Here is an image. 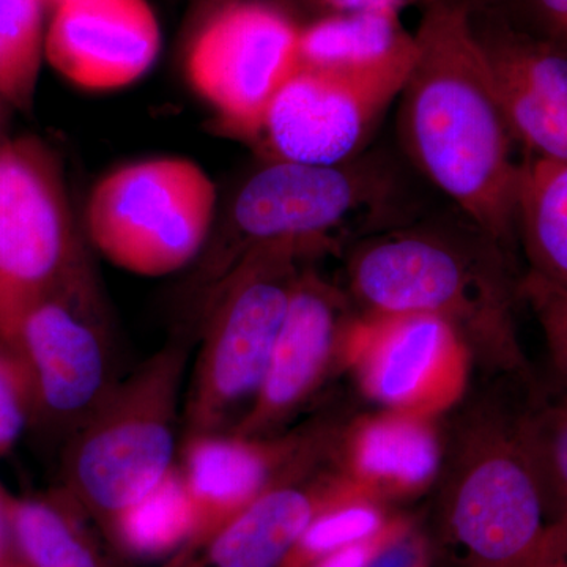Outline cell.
<instances>
[{"mask_svg":"<svg viewBox=\"0 0 567 567\" xmlns=\"http://www.w3.org/2000/svg\"><path fill=\"white\" fill-rule=\"evenodd\" d=\"M398 99L402 155L468 221L509 251L522 158L466 0L424 7Z\"/></svg>","mask_w":567,"mask_h":567,"instance_id":"1","label":"cell"},{"mask_svg":"<svg viewBox=\"0 0 567 567\" xmlns=\"http://www.w3.org/2000/svg\"><path fill=\"white\" fill-rule=\"evenodd\" d=\"M346 290L365 315H427L450 323L488 374L532 380L518 338V279L507 251L461 213L391 227L344 252Z\"/></svg>","mask_w":567,"mask_h":567,"instance_id":"2","label":"cell"},{"mask_svg":"<svg viewBox=\"0 0 567 567\" xmlns=\"http://www.w3.org/2000/svg\"><path fill=\"white\" fill-rule=\"evenodd\" d=\"M417 218L412 185L386 152L369 147L331 166L265 159L240 183L213 226L196 276L199 297L204 305L262 246L300 244L328 256Z\"/></svg>","mask_w":567,"mask_h":567,"instance_id":"3","label":"cell"},{"mask_svg":"<svg viewBox=\"0 0 567 567\" xmlns=\"http://www.w3.org/2000/svg\"><path fill=\"white\" fill-rule=\"evenodd\" d=\"M442 509L468 567H533L555 518L520 427V410L483 402L446 442Z\"/></svg>","mask_w":567,"mask_h":567,"instance_id":"4","label":"cell"},{"mask_svg":"<svg viewBox=\"0 0 567 567\" xmlns=\"http://www.w3.org/2000/svg\"><path fill=\"white\" fill-rule=\"evenodd\" d=\"M173 341L121 380L66 440L62 488L103 537L114 518L177 465L178 409L188 368Z\"/></svg>","mask_w":567,"mask_h":567,"instance_id":"5","label":"cell"},{"mask_svg":"<svg viewBox=\"0 0 567 567\" xmlns=\"http://www.w3.org/2000/svg\"><path fill=\"white\" fill-rule=\"evenodd\" d=\"M322 252L300 244L262 246L205 300L203 346L183 402L185 436L230 432L251 406L295 286Z\"/></svg>","mask_w":567,"mask_h":567,"instance_id":"6","label":"cell"},{"mask_svg":"<svg viewBox=\"0 0 567 567\" xmlns=\"http://www.w3.org/2000/svg\"><path fill=\"white\" fill-rule=\"evenodd\" d=\"M218 213L215 183L199 164L159 156L96 183L85 210L92 245L130 274L166 276L203 254Z\"/></svg>","mask_w":567,"mask_h":567,"instance_id":"7","label":"cell"},{"mask_svg":"<svg viewBox=\"0 0 567 567\" xmlns=\"http://www.w3.org/2000/svg\"><path fill=\"white\" fill-rule=\"evenodd\" d=\"M9 344L31 375L33 425L69 440L121 382L110 316L87 251L22 312Z\"/></svg>","mask_w":567,"mask_h":567,"instance_id":"8","label":"cell"},{"mask_svg":"<svg viewBox=\"0 0 567 567\" xmlns=\"http://www.w3.org/2000/svg\"><path fill=\"white\" fill-rule=\"evenodd\" d=\"M85 252L58 155L39 137L0 148V342Z\"/></svg>","mask_w":567,"mask_h":567,"instance_id":"9","label":"cell"},{"mask_svg":"<svg viewBox=\"0 0 567 567\" xmlns=\"http://www.w3.org/2000/svg\"><path fill=\"white\" fill-rule=\"evenodd\" d=\"M415 55L416 41L375 65L295 71L268 107L256 141L265 159L331 166L368 151Z\"/></svg>","mask_w":567,"mask_h":567,"instance_id":"10","label":"cell"},{"mask_svg":"<svg viewBox=\"0 0 567 567\" xmlns=\"http://www.w3.org/2000/svg\"><path fill=\"white\" fill-rule=\"evenodd\" d=\"M301 24L270 0L233 3L200 22L186 78L226 132L256 142L268 107L298 70Z\"/></svg>","mask_w":567,"mask_h":567,"instance_id":"11","label":"cell"},{"mask_svg":"<svg viewBox=\"0 0 567 567\" xmlns=\"http://www.w3.org/2000/svg\"><path fill=\"white\" fill-rule=\"evenodd\" d=\"M472 352L439 317L358 312L346 342L344 369L380 409L442 416L464 401Z\"/></svg>","mask_w":567,"mask_h":567,"instance_id":"12","label":"cell"},{"mask_svg":"<svg viewBox=\"0 0 567 567\" xmlns=\"http://www.w3.org/2000/svg\"><path fill=\"white\" fill-rule=\"evenodd\" d=\"M346 287L305 268L287 306L267 371L234 434L270 436L315 398L336 369L358 316Z\"/></svg>","mask_w":567,"mask_h":567,"instance_id":"13","label":"cell"},{"mask_svg":"<svg viewBox=\"0 0 567 567\" xmlns=\"http://www.w3.org/2000/svg\"><path fill=\"white\" fill-rule=\"evenodd\" d=\"M342 425L317 423L270 436H186L178 466L194 509L188 543L218 528L275 484L333 458Z\"/></svg>","mask_w":567,"mask_h":567,"instance_id":"14","label":"cell"},{"mask_svg":"<svg viewBox=\"0 0 567 567\" xmlns=\"http://www.w3.org/2000/svg\"><path fill=\"white\" fill-rule=\"evenodd\" d=\"M473 25L518 148L528 158L567 162V48L491 9L473 10Z\"/></svg>","mask_w":567,"mask_h":567,"instance_id":"15","label":"cell"},{"mask_svg":"<svg viewBox=\"0 0 567 567\" xmlns=\"http://www.w3.org/2000/svg\"><path fill=\"white\" fill-rule=\"evenodd\" d=\"M159 50L162 29L147 0H62L44 39L52 69L89 92L141 80Z\"/></svg>","mask_w":567,"mask_h":567,"instance_id":"16","label":"cell"},{"mask_svg":"<svg viewBox=\"0 0 567 567\" xmlns=\"http://www.w3.org/2000/svg\"><path fill=\"white\" fill-rule=\"evenodd\" d=\"M334 458L275 484L162 567H282L306 529L349 486Z\"/></svg>","mask_w":567,"mask_h":567,"instance_id":"17","label":"cell"},{"mask_svg":"<svg viewBox=\"0 0 567 567\" xmlns=\"http://www.w3.org/2000/svg\"><path fill=\"white\" fill-rule=\"evenodd\" d=\"M445 457L446 439L436 417L386 409L342 425L334 453L339 472L383 503L434 487Z\"/></svg>","mask_w":567,"mask_h":567,"instance_id":"18","label":"cell"},{"mask_svg":"<svg viewBox=\"0 0 567 567\" xmlns=\"http://www.w3.org/2000/svg\"><path fill=\"white\" fill-rule=\"evenodd\" d=\"M6 513L17 567H112L102 533L62 487L39 495L6 491Z\"/></svg>","mask_w":567,"mask_h":567,"instance_id":"19","label":"cell"},{"mask_svg":"<svg viewBox=\"0 0 567 567\" xmlns=\"http://www.w3.org/2000/svg\"><path fill=\"white\" fill-rule=\"evenodd\" d=\"M415 44L401 14L386 11L328 13L301 24L298 69L352 70L375 65Z\"/></svg>","mask_w":567,"mask_h":567,"instance_id":"20","label":"cell"},{"mask_svg":"<svg viewBox=\"0 0 567 567\" xmlns=\"http://www.w3.org/2000/svg\"><path fill=\"white\" fill-rule=\"evenodd\" d=\"M516 233L529 271L567 290V162L522 158Z\"/></svg>","mask_w":567,"mask_h":567,"instance_id":"21","label":"cell"},{"mask_svg":"<svg viewBox=\"0 0 567 567\" xmlns=\"http://www.w3.org/2000/svg\"><path fill=\"white\" fill-rule=\"evenodd\" d=\"M193 529V503L177 464L114 518L104 540L123 557L166 561L188 543Z\"/></svg>","mask_w":567,"mask_h":567,"instance_id":"22","label":"cell"},{"mask_svg":"<svg viewBox=\"0 0 567 567\" xmlns=\"http://www.w3.org/2000/svg\"><path fill=\"white\" fill-rule=\"evenodd\" d=\"M43 0H0V99L31 111L44 59Z\"/></svg>","mask_w":567,"mask_h":567,"instance_id":"23","label":"cell"},{"mask_svg":"<svg viewBox=\"0 0 567 567\" xmlns=\"http://www.w3.org/2000/svg\"><path fill=\"white\" fill-rule=\"evenodd\" d=\"M390 517L386 503L365 494L350 481L346 491L306 529L282 567H309L342 548L364 543L385 527Z\"/></svg>","mask_w":567,"mask_h":567,"instance_id":"24","label":"cell"},{"mask_svg":"<svg viewBox=\"0 0 567 567\" xmlns=\"http://www.w3.org/2000/svg\"><path fill=\"white\" fill-rule=\"evenodd\" d=\"M525 442L543 480L555 520L567 522V393L536 399L520 410Z\"/></svg>","mask_w":567,"mask_h":567,"instance_id":"25","label":"cell"},{"mask_svg":"<svg viewBox=\"0 0 567 567\" xmlns=\"http://www.w3.org/2000/svg\"><path fill=\"white\" fill-rule=\"evenodd\" d=\"M33 416L35 398L24 360L13 346L0 342V456L17 446Z\"/></svg>","mask_w":567,"mask_h":567,"instance_id":"26","label":"cell"},{"mask_svg":"<svg viewBox=\"0 0 567 567\" xmlns=\"http://www.w3.org/2000/svg\"><path fill=\"white\" fill-rule=\"evenodd\" d=\"M518 297L539 322L559 388L567 393V290L528 270L518 279Z\"/></svg>","mask_w":567,"mask_h":567,"instance_id":"27","label":"cell"},{"mask_svg":"<svg viewBox=\"0 0 567 567\" xmlns=\"http://www.w3.org/2000/svg\"><path fill=\"white\" fill-rule=\"evenodd\" d=\"M540 35L567 48V0H525Z\"/></svg>","mask_w":567,"mask_h":567,"instance_id":"28","label":"cell"},{"mask_svg":"<svg viewBox=\"0 0 567 567\" xmlns=\"http://www.w3.org/2000/svg\"><path fill=\"white\" fill-rule=\"evenodd\" d=\"M436 0H319L316 7V17L328 13H350V11H386V13L401 14L409 7L429 6Z\"/></svg>","mask_w":567,"mask_h":567,"instance_id":"29","label":"cell"},{"mask_svg":"<svg viewBox=\"0 0 567 567\" xmlns=\"http://www.w3.org/2000/svg\"><path fill=\"white\" fill-rule=\"evenodd\" d=\"M533 567H567V522L555 520Z\"/></svg>","mask_w":567,"mask_h":567,"instance_id":"30","label":"cell"},{"mask_svg":"<svg viewBox=\"0 0 567 567\" xmlns=\"http://www.w3.org/2000/svg\"><path fill=\"white\" fill-rule=\"evenodd\" d=\"M6 491L7 488L0 484V567H17L13 550H11L9 522H7Z\"/></svg>","mask_w":567,"mask_h":567,"instance_id":"31","label":"cell"},{"mask_svg":"<svg viewBox=\"0 0 567 567\" xmlns=\"http://www.w3.org/2000/svg\"><path fill=\"white\" fill-rule=\"evenodd\" d=\"M249 2V0H193L192 2V28H197L200 22L207 20L215 11L233 3Z\"/></svg>","mask_w":567,"mask_h":567,"instance_id":"32","label":"cell"},{"mask_svg":"<svg viewBox=\"0 0 567 567\" xmlns=\"http://www.w3.org/2000/svg\"><path fill=\"white\" fill-rule=\"evenodd\" d=\"M270 2L276 3V6L281 7L286 11H289L290 6L297 7V9L316 11L319 0H270Z\"/></svg>","mask_w":567,"mask_h":567,"instance_id":"33","label":"cell"},{"mask_svg":"<svg viewBox=\"0 0 567 567\" xmlns=\"http://www.w3.org/2000/svg\"><path fill=\"white\" fill-rule=\"evenodd\" d=\"M10 111L11 107L9 104L0 99V148H2V145L10 140V137H7V126H9Z\"/></svg>","mask_w":567,"mask_h":567,"instance_id":"34","label":"cell"},{"mask_svg":"<svg viewBox=\"0 0 567 567\" xmlns=\"http://www.w3.org/2000/svg\"><path fill=\"white\" fill-rule=\"evenodd\" d=\"M473 10L496 9L505 0H466Z\"/></svg>","mask_w":567,"mask_h":567,"instance_id":"35","label":"cell"},{"mask_svg":"<svg viewBox=\"0 0 567 567\" xmlns=\"http://www.w3.org/2000/svg\"><path fill=\"white\" fill-rule=\"evenodd\" d=\"M51 2H54L55 6H58L59 2H62V0H51Z\"/></svg>","mask_w":567,"mask_h":567,"instance_id":"36","label":"cell"}]
</instances>
